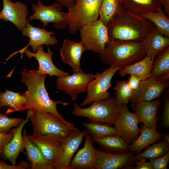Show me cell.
I'll return each mask as SVG.
<instances>
[{
    "mask_svg": "<svg viewBox=\"0 0 169 169\" xmlns=\"http://www.w3.org/2000/svg\"><path fill=\"white\" fill-rule=\"evenodd\" d=\"M163 125L166 128L169 126V100L166 98L164 102V107L162 117Z\"/></svg>",
    "mask_w": 169,
    "mask_h": 169,
    "instance_id": "39",
    "label": "cell"
},
{
    "mask_svg": "<svg viewBox=\"0 0 169 169\" xmlns=\"http://www.w3.org/2000/svg\"><path fill=\"white\" fill-rule=\"evenodd\" d=\"M122 2L125 8L140 15L157 11L162 6L161 0H122Z\"/></svg>",
    "mask_w": 169,
    "mask_h": 169,
    "instance_id": "29",
    "label": "cell"
},
{
    "mask_svg": "<svg viewBox=\"0 0 169 169\" xmlns=\"http://www.w3.org/2000/svg\"><path fill=\"white\" fill-rule=\"evenodd\" d=\"M0 12H1V11L0 10V20L1 19Z\"/></svg>",
    "mask_w": 169,
    "mask_h": 169,
    "instance_id": "46",
    "label": "cell"
},
{
    "mask_svg": "<svg viewBox=\"0 0 169 169\" xmlns=\"http://www.w3.org/2000/svg\"><path fill=\"white\" fill-rule=\"evenodd\" d=\"M20 74L21 82L27 88L24 93L27 100L26 110H44L65 120L58 111L57 105L60 104L67 106L70 103L56 101L49 98L45 86V80L48 75L39 73L37 69H24Z\"/></svg>",
    "mask_w": 169,
    "mask_h": 169,
    "instance_id": "2",
    "label": "cell"
},
{
    "mask_svg": "<svg viewBox=\"0 0 169 169\" xmlns=\"http://www.w3.org/2000/svg\"><path fill=\"white\" fill-rule=\"evenodd\" d=\"M79 31L86 50L99 54L104 52L109 40L107 27L100 18L85 24Z\"/></svg>",
    "mask_w": 169,
    "mask_h": 169,
    "instance_id": "7",
    "label": "cell"
},
{
    "mask_svg": "<svg viewBox=\"0 0 169 169\" xmlns=\"http://www.w3.org/2000/svg\"><path fill=\"white\" fill-rule=\"evenodd\" d=\"M95 76V74H87L83 71L73 73L66 76H58L56 82V88L69 96L75 102L78 94L87 91L89 84Z\"/></svg>",
    "mask_w": 169,
    "mask_h": 169,
    "instance_id": "10",
    "label": "cell"
},
{
    "mask_svg": "<svg viewBox=\"0 0 169 169\" xmlns=\"http://www.w3.org/2000/svg\"><path fill=\"white\" fill-rule=\"evenodd\" d=\"M163 140L164 141L169 143V135L168 134H166L163 136Z\"/></svg>",
    "mask_w": 169,
    "mask_h": 169,
    "instance_id": "45",
    "label": "cell"
},
{
    "mask_svg": "<svg viewBox=\"0 0 169 169\" xmlns=\"http://www.w3.org/2000/svg\"><path fill=\"white\" fill-rule=\"evenodd\" d=\"M19 53H24L26 56L29 59L32 57L36 59L39 64L37 71L40 74L57 77H64L70 75L68 72L61 70L55 65L52 61L53 52L49 49L47 52H45L43 45L39 46L35 53L31 52L27 48Z\"/></svg>",
    "mask_w": 169,
    "mask_h": 169,
    "instance_id": "17",
    "label": "cell"
},
{
    "mask_svg": "<svg viewBox=\"0 0 169 169\" xmlns=\"http://www.w3.org/2000/svg\"><path fill=\"white\" fill-rule=\"evenodd\" d=\"M153 61L146 55L137 62L122 67L119 70V74L121 77L129 74L134 75L141 80H144L150 77Z\"/></svg>",
    "mask_w": 169,
    "mask_h": 169,
    "instance_id": "28",
    "label": "cell"
},
{
    "mask_svg": "<svg viewBox=\"0 0 169 169\" xmlns=\"http://www.w3.org/2000/svg\"><path fill=\"white\" fill-rule=\"evenodd\" d=\"M61 6L68 8L75 5L77 0H54Z\"/></svg>",
    "mask_w": 169,
    "mask_h": 169,
    "instance_id": "43",
    "label": "cell"
},
{
    "mask_svg": "<svg viewBox=\"0 0 169 169\" xmlns=\"http://www.w3.org/2000/svg\"><path fill=\"white\" fill-rule=\"evenodd\" d=\"M31 9L34 13L29 16L30 21L38 20L41 21L44 28L50 23H52L58 29H64L68 26L67 13L62 11V6L57 2L50 6H46L40 0H37L36 4L32 5Z\"/></svg>",
    "mask_w": 169,
    "mask_h": 169,
    "instance_id": "9",
    "label": "cell"
},
{
    "mask_svg": "<svg viewBox=\"0 0 169 169\" xmlns=\"http://www.w3.org/2000/svg\"><path fill=\"white\" fill-rule=\"evenodd\" d=\"M87 132L86 130H74L63 139L58 156L52 164L53 169H70L73 156Z\"/></svg>",
    "mask_w": 169,
    "mask_h": 169,
    "instance_id": "12",
    "label": "cell"
},
{
    "mask_svg": "<svg viewBox=\"0 0 169 169\" xmlns=\"http://www.w3.org/2000/svg\"><path fill=\"white\" fill-rule=\"evenodd\" d=\"M146 55L145 40L139 42L109 41L104 52L99 54V57L105 65L122 67L137 62Z\"/></svg>",
    "mask_w": 169,
    "mask_h": 169,
    "instance_id": "3",
    "label": "cell"
},
{
    "mask_svg": "<svg viewBox=\"0 0 169 169\" xmlns=\"http://www.w3.org/2000/svg\"><path fill=\"white\" fill-rule=\"evenodd\" d=\"M13 133L10 131V132L4 134H0V153H2L5 145L13 138Z\"/></svg>",
    "mask_w": 169,
    "mask_h": 169,
    "instance_id": "40",
    "label": "cell"
},
{
    "mask_svg": "<svg viewBox=\"0 0 169 169\" xmlns=\"http://www.w3.org/2000/svg\"><path fill=\"white\" fill-rule=\"evenodd\" d=\"M134 164L136 166L135 169H153L150 162L147 161L145 158L135 161Z\"/></svg>",
    "mask_w": 169,
    "mask_h": 169,
    "instance_id": "42",
    "label": "cell"
},
{
    "mask_svg": "<svg viewBox=\"0 0 169 169\" xmlns=\"http://www.w3.org/2000/svg\"><path fill=\"white\" fill-rule=\"evenodd\" d=\"M146 55L154 60L157 56L169 46V38L154 27L145 40Z\"/></svg>",
    "mask_w": 169,
    "mask_h": 169,
    "instance_id": "25",
    "label": "cell"
},
{
    "mask_svg": "<svg viewBox=\"0 0 169 169\" xmlns=\"http://www.w3.org/2000/svg\"><path fill=\"white\" fill-rule=\"evenodd\" d=\"M83 125L85 128L91 140L94 142L96 140L108 136L118 135L114 127L104 122H85Z\"/></svg>",
    "mask_w": 169,
    "mask_h": 169,
    "instance_id": "31",
    "label": "cell"
},
{
    "mask_svg": "<svg viewBox=\"0 0 169 169\" xmlns=\"http://www.w3.org/2000/svg\"><path fill=\"white\" fill-rule=\"evenodd\" d=\"M123 104L115 96L110 95L104 100L95 101L88 107L82 108L74 102L72 114L87 118L91 122H104L112 126Z\"/></svg>",
    "mask_w": 169,
    "mask_h": 169,
    "instance_id": "5",
    "label": "cell"
},
{
    "mask_svg": "<svg viewBox=\"0 0 169 169\" xmlns=\"http://www.w3.org/2000/svg\"><path fill=\"white\" fill-rule=\"evenodd\" d=\"M154 27L151 22L122 5L107 26L109 41L114 42L143 41Z\"/></svg>",
    "mask_w": 169,
    "mask_h": 169,
    "instance_id": "1",
    "label": "cell"
},
{
    "mask_svg": "<svg viewBox=\"0 0 169 169\" xmlns=\"http://www.w3.org/2000/svg\"><path fill=\"white\" fill-rule=\"evenodd\" d=\"M29 164L26 161H22L16 165H8L0 161V169H26L29 167Z\"/></svg>",
    "mask_w": 169,
    "mask_h": 169,
    "instance_id": "38",
    "label": "cell"
},
{
    "mask_svg": "<svg viewBox=\"0 0 169 169\" xmlns=\"http://www.w3.org/2000/svg\"><path fill=\"white\" fill-rule=\"evenodd\" d=\"M84 145L72 159L70 169H96L95 149L87 132Z\"/></svg>",
    "mask_w": 169,
    "mask_h": 169,
    "instance_id": "20",
    "label": "cell"
},
{
    "mask_svg": "<svg viewBox=\"0 0 169 169\" xmlns=\"http://www.w3.org/2000/svg\"><path fill=\"white\" fill-rule=\"evenodd\" d=\"M160 103L161 101L158 98L150 101H141L131 104V107L143 124L156 130L157 115Z\"/></svg>",
    "mask_w": 169,
    "mask_h": 169,
    "instance_id": "21",
    "label": "cell"
},
{
    "mask_svg": "<svg viewBox=\"0 0 169 169\" xmlns=\"http://www.w3.org/2000/svg\"><path fill=\"white\" fill-rule=\"evenodd\" d=\"M3 8L1 11V19L13 23L19 31L26 26L28 14L27 6L19 1L2 0Z\"/></svg>",
    "mask_w": 169,
    "mask_h": 169,
    "instance_id": "16",
    "label": "cell"
},
{
    "mask_svg": "<svg viewBox=\"0 0 169 169\" xmlns=\"http://www.w3.org/2000/svg\"><path fill=\"white\" fill-rule=\"evenodd\" d=\"M140 134L136 139L129 145V151L134 154H138L149 145L160 140L161 134L152 129L142 125Z\"/></svg>",
    "mask_w": 169,
    "mask_h": 169,
    "instance_id": "23",
    "label": "cell"
},
{
    "mask_svg": "<svg viewBox=\"0 0 169 169\" xmlns=\"http://www.w3.org/2000/svg\"><path fill=\"white\" fill-rule=\"evenodd\" d=\"M140 122L138 116L130 111L127 104H123L113 125L118 135L129 145L140 134L138 125Z\"/></svg>",
    "mask_w": 169,
    "mask_h": 169,
    "instance_id": "11",
    "label": "cell"
},
{
    "mask_svg": "<svg viewBox=\"0 0 169 169\" xmlns=\"http://www.w3.org/2000/svg\"><path fill=\"white\" fill-rule=\"evenodd\" d=\"M141 16L152 23L163 35L169 38V16L163 9L147 12Z\"/></svg>",
    "mask_w": 169,
    "mask_h": 169,
    "instance_id": "32",
    "label": "cell"
},
{
    "mask_svg": "<svg viewBox=\"0 0 169 169\" xmlns=\"http://www.w3.org/2000/svg\"><path fill=\"white\" fill-rule=\"evenodd\" d=\"M122 6V0H102L99 16L106 26L119 13Z\"/></svg>",
    "mask_w": 169,
    "mask_h": 169,
    "instance_id": "33",
    "label": "cell"
},
{
    "mask_svg": "<svg viewBox=\"0 0 169 169\" xmlns=\"http://www.w3.org/2000/svg\"><path fill=\"white\" fill-rule=\"evenodd\" d=\"M102 1L77 0L75 5L68 8L69 34H76L83 26L98 19Z\"/></svg>",
    "mask_w": 169,
    "mask_h": 169,
    "instance_id": "6",
    "label": "cell"
},
{
    "mask_svg": "<svg viewBox=\"0 0 169 169\" xmlns=\"http://www.w3.org/2000/svg\"><path fill=\"white\" fill-rule=\"evenodd\" d=\"M59 50L62 60L72 68L73 73L83 72L80 66V60L86 50L81 41L75 42L66 38Z\"/></svg>",
    "mask_w": 169,
    "mask_h": 169,
    "instance_id": "19",
    "label": "cell"
},
{
    "mask_svg": "<svg viewBox=\"0 0 169 169\" xmlns=\"http://www.w3.org/2000/svg\"><path fill=\"white\" fill-rule=\"evenodd\" d=\"M95 142L103 151L107 152L122 153L129 151V145L119 135L108 136L96 140Z\"/></svg>",
    "mask_w": 169,
    "mask_h": 169,
    "instance_id": "30",
    "label": "cell"
},
{
    "mask_svg": "<svg viewBox=\"0 0 169 169\" xmlns=\"http://www.w3.org/2000/svg\"><path fill=\"white\" fill-rule=\"evenodd\" d=\"M28 115L27 114L26 118L20 125L11 129L13 136L12 139L4 146L2 153L11 162V164H17L16 160L21 152L24 149L22 136V130L25 124L29 120Z\"/></svg>",
    "mask_w": 169,
    "mask_h": 169,
    "instance_id": "22",
    "label": "cell"
},
{
    "mask_svg": "<svg viewBox=\"0 0 169 169\" xmlns=\"http://www.w3.org/2000/svg\"><path fill=\"white\" fill-rule=\"evenodd\" d=\"M149 78L158 81H169V46L159 54L154 59Z\"/></svg>",
    "mask_w": 169,
    "mask_h": 169,
    "instance_id": "27",
    "label": "cell"
},
{
    "mask_svg": "<svg viewBox=\"0 0 169 169\" xmlns=\"http://www.w3.org/2000/svg\"><path fill=\"white\" fill-rule=\"evenodd\" d=\"M28 18L26 26L21 31L23 36L28 38L29 43L24 48L17 52H20L30 46L32 52L35 53L38 47L43 45L47 46H54L58 43V40L55 36L54 33L52 31L46 30L45 28H40L33 26L30 23Z\"/></svg>",
    "mask_w": 169,
    "mask_h": 169,
    "instance_id": "14",
    "label": "cell"
},
{
    "mask_svg": "<svg viewBox=\"0 0 169 169\" xmlns=\"http://www.w3.org/2000/svg\"><path fill=\"white\" fill-rule=\"evenodd\" d=\"M24 120L22 118L9 117L1 113L0 114V134L10 132L12 128L18 126Z\"/></svg>",
    "mask_w": 169,
    "mask_h": 169,
    "instance_id": "36",
    "label": "cell"
},
{
    "mask_svg": "<svg viewBox=\"0 0 169 169\" xmlns=\"http://www.w3.org/2000/svg\"><path fill=\"white\" fill-rule=\"evenodd\" d=\"M161 2L164 7V11L166 14L169 16V0H161Z\"/></svg>",
    "mask_w": 169,
    "mask_h": 169,
    "instance_id": "44",
    "label": "cell"
},
{
    "mask_svg": "<svg viewBox=\"0 0 169 169\" xmlns=\"http://www.w3.org/2000/svg\"><path fill=\"white\" fill-rule=\"evenodd\" d=\"M27 102L24 93L21 95L6 89L4 92L0 91V109L7 107V114L15 111H22L26 110Z\"/></svg>",
    "mask_w": 169,
    "mask_h": 169,
    "instance_id": "24",
    "label": "cell"
},
{
    "mask_svg": "<svg viewBox=\"0 0 169 169\" xmlns=\"http://www.w3.org/2000/svg\"><path fill=\"white\" fill-rule=\"evenodd\" d=\"M27 130L24 129L22 136L28 161L32 163V169H53L52 166L46 161L38 147L29 141L27 136Z\"/></svg>",
    "mask_w": 169,
    "mask_h": 169,
    "instance_id": "26",
    "label": "cell"
},
{
    "mask_svg": "<svg viewBox=\"0 0 169 169\" xmlns=\"http://www.w3.org/2000/svg\"><path fill=\"white\" fill-rule=\"evenodd\" d=\"M27 136L38 147L47 162L52 166L58 156L63 139L54 134L27 135Z\"/></svg>",
    "mask_w": 169,
    "mask_h": 169,
    "instance_id": "15",
    "label": "cell"
},
{
    "mask_svg": "<svg viewBox=\"0 0 169 169\" xmlns=\"http://www.w3.org/2000/svg\"><path fill=\"white\" fill-rule=\"evenodd\" d=\"M96 169H125L133 167L134 154L113 153L95 149Z\"/></svg>",
    "mask_w": 169,
    "mask_h": 169,
    "instance_id": "13",
    "label": "cell"
},
{
    "mask_svg": "<svg viewBox=\"0 0 169 169\" xmlns=\"http://www.w3.org/2000/svg\"><path fill=\"white\" fill-rule=\"evenodd\" d=\"M153 169H166L169 162V151L159 157L149 159Z\"/></svg>",
    "mask_w": 169,
    "mask_h": 169,
    "instance_id": "37",
    "label": "cell"
},
{
    "mask_svg": "<svg viewBox=\"0 0 169 169\" xmlns=\"http://www.w3.org/2000/svg\"><path fill=\"white\" fill-rule=\"evenodd\" d=\"M113 89L115 91V95L122 104H128L134 93V90L130 88L127 80L117 81Z\"/></svg>",
    "mask_w": 169,
    "mask_h": 169,
    "instance_id": "35",
    "label": "cell"
},
{
    "mask_svg": "<svg viewBox=\"0 0 169 169\" xmlns=\"http://www.w3.org/2000/svg\"><path fill=\"white\" fill-rule=\"evenodd\" d=\"M169 143L163 141L148 146L145 150L134 156L135 161L144 158H154L161 156L169 151Z\"/></svg>",
    "mask_w": 169,
    "mask_h": 169,
    "instance_id": "34",
    "label": "cell"
},
{
    "mask_svg": "<svg viewBox=\"0 0 169 169\" xmlns=\"http://www.w3.org/2000/svg\"><path fill=\"white\" fill-rule=\"evenodd\" d=\"M127 80L130 88L135 90L138 88L141 80L134 75H130Z\"/></svg>",
    "mask_w": 169,
    "mask_h": 169,
    "instance_id": "41",
    "label": "cell"
},
{
    "mask_svg": "<svg viewBox=\"0 0 169 169\" xmlns=\"http://www.w3.org/2000/svg\"><path fill=\"white\" fill-rule=\"evenodd\" d=\"M122 67L110 66L101 73H96L95 78L89 84L87 95L80 104L84 107L95 101L104 100L111 95L108 90L111 87V79L116 72Z\"/></svg>",
    "mask_w": 169,
    "mask_h": 169,
    "instance_id": "8",
    "label": "cell"
},
{
    "mask_svg": "<svg viewBox=\"0 0 169 169\" xmlns=\"http://www.w3.org/2000/svg\"><path fill=\"white\" fill-rule=\"evenodd\" d=\"M169 86V81H158L149 78L141 80L138 88L134 90L131 104L158 98Z\"/></svg>",
    "mask_w": 169,
    "mask_h": 169,
    "instance_id": "18",
    "label": "cell"
},
{
    "mask_svg": "<svg viewBox=\"0 0 169 169\" xmlns=\"http://www.w3.org/2000/svg\"><path fill=\"white\" fill-rule=\"evenodd\" d=\"M27 114L32 124L33 135L54 134L63 139L73 131H80L73 123L44 110H28Z\"/></svg>",
    "mask_w": 169,
    "mask_h": 169,
    "instance_id": "4",
    "label": "cell"
},
{
    "mask_svg": "<svg viewBox=\"0 0 169 169\" xmlns=\"http://www.w3.org/2000/svg\"><path fill=\"white\" fill-rule=\"evenodd\" d=\"M0 110H1V109H0V114L1 113L0 112Z\"/></svg>",
    "mask_w": 169,
    "mask_h": 169,
    "instance_id": "47",
    "label": "cell"
}]
</instances>
